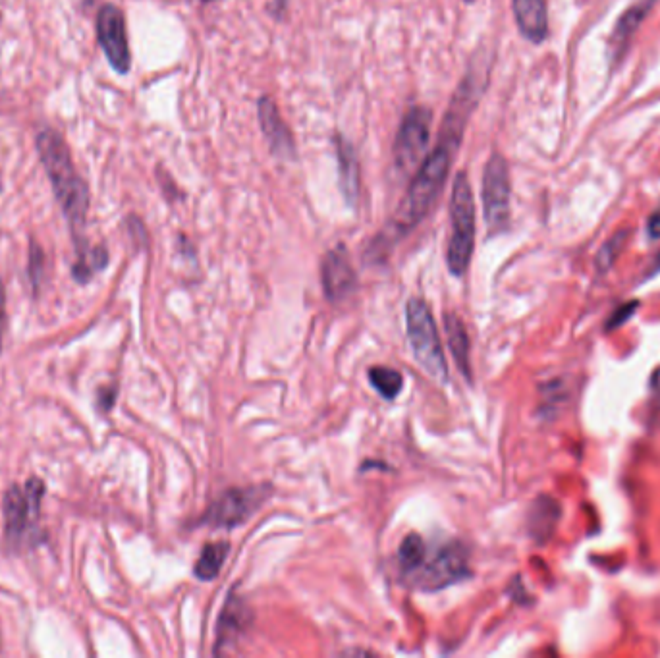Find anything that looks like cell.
<instances>
[{"label": "cell", "instance_id": "obj_1", "mask_svg": "<svg viewBox=\"0 0 660 658\" xmlns=\"http://www.w3.org/2000/svg\"><path fill=\"white\" fill-rule=\"evenodd\" d=\"M477 80L479 78H475V70L471 68L464 82L460 83L456 95L452 97V103L440 128L439 143L431 151V155L425 157L423 165L413 176L410 190L406 193L396 217L390 222L392 236L388 238V242L408 234L433 209L448 180L454 155L464 138L469 114L481 97L483 87H477Z\"/></svg>", "mask_w": 660, "mask_h": 658}, {"label": "cell", "instance_id": "obj_2", "mask_svg": "<svg viewBox=\"0 0 660 658\" xmlns=\"http://www.w3.org/2000/svg\"><path fill=\"white\" fill-rule=\"evenodd\" d=\"M37 151L64 217L70 222L74 236L78 234V246H82L85 244L82 240L83 224L89 211V188L74 168L66 141L55 130L47 128L37 136Z\"/></svg>", "mask_w": 660, "mask_h": 658}, {"label": "cell", "instance_id": "obj_3", "mask_svg": "<svg viewBox=\"0 0 660 658\" xmlns=\"http://www.w3.org/2000/svg\"><path fill=\"white\" fill-rule=\"evenodd\" d=\"M452 232L448 240V269L454 276H464L468 271L475 247V203L468 174L460 172L454 178V190L450 199Z\"/></svg>", "mask_w": 660, "mask_h": 658}, {"label": "cell", "instance_id": "obj_4", "mask_svg": "<svg viewBox=\"0 0 660 658\" xmlns=\"http://www.w3.org/2000/svg\"><path fill=\"white\" fill-rule=\"evenodd\" d=\"M406 330H408V340L412 346L413 356L419 361V365L433 379L446 383L448 365H446V357L442 352L439 330H437L429 305L419 298H412L410 302L406 303Z\"/></svg>", "mask_w": 660, "mask_h": 658}, {"label": "cell", "instance_id": "obj_5", "mask_svg": "<svg viewBox=\"0 0 660 658\" xmlns=\"http://www.w3.org/2000/svg\"><path fill=\"white\" fill-rule=\"evenodd\" d=\"M43 494L45 485L37 477L29 479L26 489L14 485L4 494L6 541L12 549H18L24 543H31V539L35 537Z\"/></svg>", "mask_w": 660, "mask_h": 658}, {"label": "cell", "instance_id": "obj_6", "mask_svg": "<svg viewBox=\"0 0 660 658\" xmlns=\"http://www.w3.org/2000/svg\"><path fill=\"white\" fill-rule=\"evenodd\" d=\"M413 583L423 591H440L471 576L469 552L462 543H448L433 556H425L421 566L412 572Z\"/></svg>", "mask_w": 660, "mask_h": 658}, {"label": "cell", "instance_id": "obj_7", "mask_svg": "<svg viewBox=\"0 0 660 658\" xmlns=\"http://www.w3.org/2000/svg\"><path fill=\"white\" fill-rule=\"evenodd\" d=\"M483 213L491 234H500L510 224V168L502 155L495 153L483 172Z\"/></svg>", "mask_w": 660, "mask_h": 658}, {"label": "cell", "instance_id": "obj_8", "mask_svg": "<svg viewBox=\"0 0 660 658\" xmlns=\"http://www.w3.org/2000/svg\"><path fill=\"white\" fill-rule=\"evenodd\" d=\"M431 124L433 114L425 107H412L406 112L392 147L394 166L398 172L408 174L421 163L431 138Z\"/></svg>", "mask_w": 660, "mask_h": 658}, {"label": "cell", "instance_id": "obj_9", "mask_svg": "<svg viewBox=\"0 0 660 658\" xmlns=\"http://www.w3.org/2000/svg\"><path fill=\"white\" fill-rule=\"evenodd\" d=\"M271 487H246V489H228L220 494L201 518V523L215 529H234L246 521L265 504Z\"/></svg>", "mask_w": 660, "mask_h": 658}, {"label": "cell", "instance_id": "obj_10", "mask_svg": "<svg viewBox=\"0 0 660 658\" xmlns=\"http://www.w3.org/2000/svg\"><path fill=\"white\" fill-rule=\"evenodd\" d=\"M97 37L109 58L110 66L118 74H128L132 66V53L128 45L126 20L118 6L105 4L97 16Z\"/></svg>", "mask_w": 660, "mask_h": 658}, {"label": "cell", "instance_id": "obj_11", "mask_svg": "<svg viewBox=\"0 0 660 658\" xmlns=\"http://www.w3.org/2000/svg\"><path fill=\"white\" fill-rule=\"evenodd\" d=\"M321 280L325 296L330 303L344 302L356 292L358 275L346 246L338 244L325 255L321 265Z\"/></svg>", "mask_w": 660, "mask_h": 658}, {"label": "cell", "instance_id": "obj_12", "mask_svg": "<svg viewBox=\"0 0 660 658\" xmlns=\"http://www.w3.org/2000/svg\"><path fill=\"white\" fill-rule=\"evenodd\" d=\"M257 114H259V124L263 130V136L267 138V143L278 159H296V141L286 126V122L280 118V112L276 107L275 101L265 95L257 103Z\"/></svg>", "mask_w": 660, "mask_h": 658}, {"label": "cell", "instance_id": "obj_13", "mask_svg": "<svg viewBox=\"0 0 660 658\" xmlns=\"http://www.w3.org/2000/svg\"><path fill=\"white\" fill-rule=\"evenodd\" d=\"M516 24L527 41L539 45L549 35V12L545 0H512Z\"/></svg>", "mask_w": 660, "mask_h": 658}, {"label": "cell", "instance_id": "obj_14", "mask_svg": "<svg viewBox=\"0 0 660 658\" xmlns=\"http://www.w3.org/2000/svg\"><path fill=\"white\" fill-rule=\"evenodd\" d=\"M336 155L338 180L344 201L348 207H356L359 197V161L356 147L344 136H336Z\"/></svg>", "mask_w": 660, "mask_h": 658}, {"label": "cell", "instance_id": "obj_15", "mask_svg": "<svg viewBox=\"0 0 660 658\" xmlns=\"http://www.w3.org/2000/svg\"><path fill=\"white\" fill-rule=\"evenodd\" d=\"M249 620L251 616L246 603L240 597L230 595L220 614L219 639L215 653H220V649L224 651L228 645H234V641L240 639V635L248 628Z\"/></svg>", "mask_w": 660, "mask_h": 658}, {"label": "cell", "instance_id": "obj_16", "mask_svg": "<svg viewBox=\"0 0 660 658\" xmlns=\"http://www.w3.org/2000/svg\"><path fill=\"white\" fill-rule=\"evenodd\" d=\"M653 4H655V0H639L620 16L616 28L612 31V41H610V53L614 55V60H618L622 53H626L635 31L645 22Z\"/></svg>", "mask_w": 660, "mask_h": 658}, {"label": "cell", "instance_id": "obj_17", "mask_svg": "<svg viewBox=\"0 0 660 658\" xmlns=\"http://www.w3.org/2000/svg\"><path fill=\"white\" fill-rule=\"evenodd\" d=\"M560 518V506L556 500H552L549 496H541L533 502L531 512H529V535L537 541V543H545L550 535L556 529V523Z\"/></svg>", "mask_w": 660, "mask_h": 658}, {"label": "cell", "instance_id": "obj_18", "mask_svg": "<svg viewBox=\"0 0 660 658\" xmlns=\"http://www.w3.org/2000/svg\"><path fill=\"white\" fill-rule=\"evenodd\" d=\"M444 327H446V336H448V346L452 350V356H454V361H456L460 373L466 379H471L468 330L464 327L462 319L458 315H452V313H448L444 317Z\"/></svg>", "mask_w": 660, "mask_h": 658}, {"label": "cell", "instance_id": "obj_19", "mask_svg": "<svg viewBox=\"0 0 660 658\" xmlns=\"http://www.w3.org/2000/svg\"><path fill=\"white\" fill-rule=\"evenodd\" d=\"M228 552H230L228 541H217V543L205 545L195 562V570H193L195 577L201 581H213L215 577H219L220 570L228 558Z\"/></svg>", "mask_w": 660, "mask_h": 658}, {"label": "cell", "instance_id": "obj_20", "mask_svg": "<svg viewBox=\"0 0 660 658\" xmlns=\"http://www.w3.org/2000/svg\"><path fill=\"white\" fill-rule=\"evenodd\" d=\"M109 265V251L103 246L89 247L87 244L78 246V261L72 269V275L85 284L91 280V276L103 271Z\"/></svg>", "mask_w": 660, "mask_h": 658}, {"label": "cell", "instance_id": "obj_21", "mask_svg": "<svg viewBox=\"0 0 660 658\" xmlns=\"http://www.w3.org/2000/svg\"><path fill=\"white\" fill-rule=\"evenodd\" d=\"M369 383L385 400H394L404 388V377L392 367L377 365L369 369Z\"/></svg>", "mask_w": 660, "mask_h": 658}, {"label": "cell", "instance_id": "obj_22", "mask_svg": "<svg viewBox=\"0 0 660 658\" xmlns=\"http://www.w3.org/2000/svg\"><path fill=\"white\" fill-rule=\"evenodd\" d=\"M425 556H427L425 543H423V539H421L419 535H415V533L408 535V537L402 541L400 549H398V562H400V568H402L404 572H408V574H412V572H415V570L421 566V562L425 560Z\"/></svg>", "mask_w": 660, "mask_h": 658}, {"label": "cell", "instance_id": "obj_23", "mask_svg": "<svg viewBox=\"0 0 660 658\" xmlns=\"http://www.w3.org/2000/svg\"><path fill=\"white\" fill-rule=\"evenodd\" d=\"M626 238H628V234H626V232H620V234L614 236L610 242H606L603 249L599 251V255H597V267H599L601 271L610 269V265L614 263L616 255L622 251V247L626 244Z\"/></svg>", "mask_w": 660, "mask_h": 658}, {"label": "cell", "instance_id": "obj_24", "mask_svg": "<svg viewBox=\"0 0 660 658\" xmlns=\"http://www.w3.org/2000/svg\"><path fill=\"white\" fill-rule=\"evenodd\" d=\"M43 265H45V255L41 251V247L31 246V255H29V275L33 278V284H39V275L43 273Z\"/></svg>", "mask_w": 660, "mask_h": 658}, {"label": "cell", "instance_id": "obj_25", "mask_svg": "<svg viewBox=\"0 0 660 658\" xmlns=\"http://www.w3.org/2000/svg\"><path fill=\"white\" fill-rule=\"evenodd\" d=\"M635 307H637V303L635 302H632V305H624V307H620V309L610 317L608 329H612V327H620L622 323H626V321L630 319V315H633Z\"/></svg>", "mask_w": 660, "mask_h": 658}, {"label": "cell", "instance_id": "obj_26", "mask_svg": "<svg viewBox=\"0 0 660 658\" xmlns=\"http://www.w3.org/2000/svg\"><path fill=\"white\" fill-rule=\"evenodd\" d=\"M116 402V386H107L99 390V408L103 412H109Z\"/></svg>", "mask_w": 660, "mask_h": 658}, {"label": "cell", "instance_id": "obj_27", "mask_svg": "<svg viewBox=\"0 0 660 658\" xmlns=\"http://www.w3.org/2000/svg\"><path fill=\"white\" fill-rule=\"evenodd\" d=\"M647 232L653 240H659L660 238V207L649 217V222H647Z\"/></svg>", "mask_w": 660, "mask_h": 658}, {"label": "cell", "instance_id": "obj_28", "mask_svg": "<svg viewBox=\"0 0 660 658\" xmlns=\"http://www.w3.org/2000/svg\"><path fill=\"white\" fill-rule=\"evenodd\" d=\"M4 327H6V298H4V290L0 286V350H2V334H4Z\"/></svg>", "mask_w": 660, "mask_h": 658}, {"label": "cell", "instance_id": "obj_29", "mask_svg": "<svg viewBox=\"0 0 660 658\" xmlns=\"http://www.w3.org/2000/svg\"><path fill=\"white\" fill-rule=\"evenodd\" d=\"M651 388L655 390L657 396H660V367L653 373V377H651Z\"/></svg>", "mask_w": 660, "mask_h": 658}, {"label": "cell", "instance_id": "obj_30", "mask_svg": "<svg viewBox=\"0 0 660 658\" xmlns=\"http://www.w3.org/2000/svg\"><path fill=\"white\" fill-rule=\"evenodd\" d=\"M659 271H660V255H659V259H657V267H655V273H659Z\"/></svg>", "mask_w": 660, "mask_h": 658}, {"label": "cell", "instance_id": "obj_31", "mask_svg": "<svg viewBox=\"0 0 660 658\" xmlns=\"http://www.w3.org/2000/svg\"><path fill=\"white\" fill-rule=\"evenodd\" d=\"M464 2H466V4H473V2H475V0H464Z\"/></svg>", "mask_w": 660, "mask_h": 658}, {"label": "cell", "instance_id": "obj_32", "mask_svg": "<svg viewBox=\"0 0 660 658\" xmlns=\"http://www.w3.org/2000/svg\"><path fill=\"white\" fill-rule=\"evenodd\" d=\"M201 2H215V0H201Z\"/></svg>", "mask_w": 660, "mask_h": 658}]
</instances>
